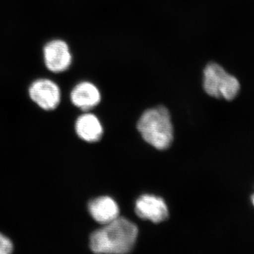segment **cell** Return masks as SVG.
Masks as SVG:
<instances>
[{
  "instance_id": "9",
  "label": "cell",
  "mask_w": 254,
  "mask_h": 254,
  "mask_svg": "<svg viewBox=\"0 0 254 254\" xmlns=\"http://www.w3.org/2000/svg\"><path fill=\"white\" fill-rule=\"evenodd\" d=\"M74 128L77 136L88 143L99 141L103 136V126L93 114L88 113L80 115L75 123Z\"/></svg>"
},
{
  "instance_id": "10",
  "label": "cell",
  "mask_w": 254,
  "mask_h": 254,
  "mask_svg": "<svg viewBox=\"0 0 254 254\" xmlns=\"http://www.w3.org/2000/svg\"><path fill=\"white\" fill-rule=\"evenodd\" d=\"M14 250V244L9 237L0 233V254H9Z\"/></svg>"
},
{
  "instance_id": "1",
  "label": "cell",
  "mask_w": 254,
  "mask_h": 254,
  "mask_svg": "<svg viewBox=\"0 0 254 254\" xmlns=\"http://www.w3.org/2000/svg\"><path fill=\"white\" fill-rule=\"evenodd\" d=\"M138 235L134 223L119 217L91 234L90 248L95 254H127L134 247Z\"/></svg>"
},
{
  "instance_id": "3",
  "label": "cell",
  "mask_w": 254,
  "mask_h": 254,
  "mask_svg": "<svg viewBox=\"0 0 254 254\" xmlns=\"http://www.w3.org/2000/svg\"><path fill=\"white\" fill-rule=\"evenodd\" d=\"M203 88L213 98L232 100L238 95L240 83L219 64L210 63L203 70Z\"/></svg>"
},
{
  "instance_id": "7",
  "label": "cell",
  "mask_w": 254,
  "mask_h": 254,
  "mask_svg": "<svg viewBox=\"0 0 254 254\" xmlns=\"http://www.w3.org/2000/svg\"><path fill=\"white\" fill-rule=\"evenodd\" d=\"M70 100L76 108L83 111H88L99 104L101 101V93L94 83L81 81L71 90Z\"/></svg>"
},
{
  "instance_id": "8",
  "label": "cell",
  "mask_w": 254,
  "mask_h": 254,
  "mask_svg": "<svg viewBox=\"0 0 254 254\" xmlns=\"http://www.w3.org/2000/svg\"><path fill=\"white\" fill-rule=\"evenodd\" d=\"M93 220L101 225H106L119 218L120 208L115 200L109 196H101L92 200L88 206Z\"/></svg>"
},
{
  "instance_id": "2",
  "label": "cell",
  "mask_w": 254,
  "mask_h": 254,
  "mask_svg": "<svg viewBox=\"0 0 254 254\" xmlns=\"http://www.w3.org/2000/svg\"><path fill=\"white\" fill-rule=\"evenodd\" d=\"M137 128L143 139L158 150H165L173 141V123L165 107L150 108L143 113Z\"/></svg>"
},
{
  "instance_id": "11",
  "label": "cell",
  "mask_w": 254,
  "mask_h": 254,
  "mask_svg": "<svg viewBox=\"0 0 254 254\" xmlns=\"http://www.w3.org/2000/svg\"><path fill=\"white\" fill-rule=\"evenodd\" d=\"M253 203H254V196L253 197Z\"/></svg>"
},
{
  "instance_id": "6",
  "label": "cell",
  "mask_w": 254,
  "mask_h": 254,
  "mask_svg": "<svg viewBox=\"0 0 254 254\" xmlns=\"http://www.w3.org/2000/svg\"><path fill=\"white\" fill-rule=\"evenodd\" d=\"M135 212L140 218L154 223L165 221L169 217L168 208L165 200L153 195H141L136 200Z\"/></svg>"
},
{
  "instance_id": "5",
  "label": "cell",
  "mask_w": 254,
  "mask_h": 254,
  "mask_svg": "<svg viewBox=\"0 0 254 254\" xmlns=\"http://www.w3.org/2000/svg\"><path fill=\"white\" fill-rule=\"evenodd\" d=\"M43 58L47 69L55 73L67 71L73 61L69 46L62 39L48 41L43 47Z\"/></svg>"
},
{
  "instance_id": "4",
  "label": "cell",
  "mask_w": 254,
  "mask_h": 254,
  "mask_svg": "<svg viewBox=\"0 0 254 254\" xmlns=\"http://www.w3.org/2000/svg\"><path fill=\"white\" fill-rule=\"evenodd\" d=\"M30 99L41 109L53 111L59 106L62 92L58 83L48 78L35 80L28 87Z\"/></svg>"
}]
</instances>
